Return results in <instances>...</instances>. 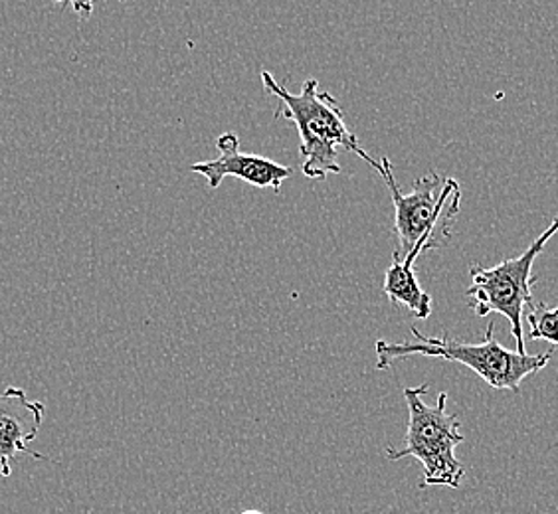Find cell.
<instances>
[{
  "label": "cell",
  "mask_w": 558,
  "mask_h": 514,
  "mask_svg": "<svg viewBox=\"0 0 558 514\" xmlns=\"http://www.w3.org/2000/svg\"><path fill=\"white\" fill-rule=\"evenodd\" d=\"M428 384L404 388L409 404V428L402 448H387L388 460L400 461L416 457L424 467L420 489L450 487L458 489L465 477L462 461L456 457V448L465 441L460 431V418L446 412L448 394L441 392L438 404L424 402Z\"/></svg>",
  "instance_id": "obj_4"
},
{
  "label": "cell",
  "mask_w": 558,
  "mask_h": 514,
  "mask_svg": "<svg viewBox=\"0 0 558 514\" xmlns=\"http://www.w3.org/2000/svg\"><path fill=\"white\" fill-rule=\"evenodd\" d=\"M558 234V218L548 225L541 236L526 247L525 252L513 259H505L494 268L472 266L468 287V297L472 299L473 311L477 317H487L497 313L511 325L515 336L517 353L526 354L523 315L525 307L533 305V266L547 247L548 242Z\"/></svg>",
  "instance_id": "obj_5"
},
{
  "label": "cell",
  "mask_w": 558,
  "mask_h": 514,
  "mask_svg": "<svg viewBox=\"0 0 558 514\" xmlns=\"http://www.w3.org/2000/svg\"><path fill=\"white\" fill-rule=\"evenodd\" d=\"M43 402L28 400L26 392L16 386H9L0 392V475L11 477V461L19 455H31L44 460L40 453L28 450V443L36 440L43 428Z\"/></svg>",
  "instance_id": "obj_7"
},
{
  "label": "cell",
  "mask_w": 558,
  "mask_h": 514,
  "mask_svg": "<svg viewBox=\"0 0 558 514\" xmlns=\"http://www.w3.org/2000/svg\"><path fill=\"white\" fill-rule=\"evenodd\" d=\"M385 295L395 305H402L409 309L416 319L426 321L432 315L434 301L426 291L422 290L418 278L414 273V266L400 261L392 264L385 273Z\"/></svg>",
  "instance_id": "obj_8"
},
{
  "label": "cell",
  "mask_w": 558,
  "mask_h": 514,
  "mask_svg": "<svg viewBox=\"0 0 558 514\" xmlns=\"http://www.w3.org/2000/svg\"><path fill=\"white\" fill-rule=\"evenodd\" d=\"M390 191L395 204V230L397 247L392 259L400 264H416L428 249L444 246L453 234V222L460 215L462 188L456 179L429 171L414 181L410 193H402L387 157L376 169Z\"/></svg>",
  "instance_id": "obj_2"
},
{
  "label": "cell",
  "mask_w": 558,
  "mask_h": 514,
  "mask_svg": "<svg viewBox=\"0 0 558 514\" xmlns=\"http://www.w3.org/2000/svg\"><path fill=\"white\" fill-rule=\"evenodd\" d=\"M262 84L283 106L276 115L291 121L300 133L301 172L307 179L323 181L329 174H341V150L353 152L363 161L371 157L359 145L353 131L347 127L339 101L329 91H322L315 77L303 82L300 94H291L279 86L266 70H262Z\"/></svg>",
  "instance_id": "obj_1"
},
{
  "label": "cell",
  "mask_w": 558,
  "mask_h": 514,
  "mask_svg": "<svg viewBox=\"0 0 558 514\" xmlns=\"http://www.w3.org/2000/svg\"><path fill=\"white\" fill-rule=\"evenodd\" d=\"M52 2H56V4H70L72 11H74L77 16L89 19L92 12H94V4H96L97 0H52ZM119 2H123V0H119Z\"/></svg>",
  "instance_id": "obj_10"
},
{
  "label": "cell",
  "mask_w": 558,
  "mask_h": 514,
  "mask_svg": "<svg viewBox=\"0 0 558 514\" xmlns=\"http://www.w3.org/2000/svg\"><path fill=\"white\" fill-rule=\"evenodd\" d=\"M526 322L531 341L558 344V307H548L547 303H533L529 305Z\"/></svg>",
  "instance_id": "obj_9"
},
{
  "label": "cell",
  "mask_w": 558,
  "mask_h": 514,
  "mask_svg": "<svg viewBox=\"0 0 558 514\" xmlns=\"http://www.w3.org/2000/svg\"><path fill=\"white\" fill-rule=\"evenodd\" d=\"M240 514H266V513H262V511H244V513H240Z\"/></svg>",
  "instance_id": "obj_11"
},
{
  "label": "cell",
  "mask_w": 558,
  "mask_h": 514,
  "mask_svg": "<svg viewBox=\"0 0 558 514\" xmlns=\"http://www.w3.org/2000/svg\"><path fill=\"white\" fill-rule=\"evenodd\" d=\"M412 343H388L385 339L376 341V368L388 370L400 358L407 356H429L441 358L458 365L468 366L485 384L495 390H513L517 392L526 376L541 372L550 363V351L538 354H521L509 351L495 339V322H489L485 331L484 343L470 344L456 341L448 334L426 336L418 329H412Z\"/></svg>",
  "instance_id": "obj_3"
},
{
  "label": "cell",
  "mask_w": 558,
  "mask_h": 514,
  "mask_svg": "<svg viewBox=\"0 0 558 514\" xmlns=\"http://www.w3.org/2000/svg\"><path fill=\"white\" fill-rule=\"evenodd\" d=\"M216 147L220 150L218 159L194 162L189 167V171L205 176L210 188H218L226 176H234L252 186L271 188L274 193H279L281 184L293 174L290 167L271 161L268 157L240 152V139L236 133L220 135L216 140Z\"/></svg>",
  "instance_id": "obj_6"
}]
</instances>
